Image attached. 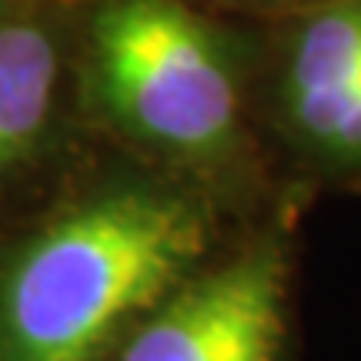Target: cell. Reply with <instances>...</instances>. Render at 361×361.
Masks as SVG:
<instances>
[{"instance_id": "6da1fadb", "label": "cell", "mask_w": 361, "mask_h": 361, "mask_svg": "<svg viewBox=\"0 0 361 361\" xmlns=\"http://www.w3.org/2000/svg\"><path fill=\"white\" fill-rule=\"evenodd\" d=\"M207 214L137 180L94 194L0 271V361H111L121 338L197 271Z\"/></svg>"}, {"instance_id": "7a4b0ae2", "label": "cell", "mask_w": 361, "mask_h": 361, "mask_svg": "<svg viewBox=\"0 0 361 361\" xmlns=\"http://www.w3.org/2000/svg\"><path fill=\"white\" fill-rule=\"evenodd\" d=\"M94 74L104 111L151 151L201 164L238 141L231 57L178 0H111L94 20Z\"/></svg>"}, {"instance_id": "3957f363", "label": "cell", "mask_w": 361, "mask_h": 361, "mask_svg": "<svg viewBox=\"0 0 361 361\" xmlns=\"http://www.w3.org/2000/svg\"><path fill=\"white\" fill-rule=\"evenodd\" d=\"M288 251L258 241L194 271L121 338L111 361H284Z\"/></svg>"}, {"instance_id": "277c9868", "label": "cell", "mask_w": 361, "mask_h": 361, "mask_svg": "<svg viewBox=\"0 0 361 361\" xmlns=\"http://www.w3.org/2000/svg\"><path fill=\"white\" fill-rule=\"evenodd\" d=\"M57 87V51L34 24H0V168L37 144Z\"/></svg>"}, {"instance_id": "5b68a950", "label": "cell", "mask_w": 361, "mask_h": 361, "mask_svg": "<svg viewBox=\"0 0 361 361\" xmlns=\"http://www.w3.org/2000/svg\"><path fill=\"white\" fill-rule=\"evenodd\" d=\"M361 74V0H345L301 27L288 64L284 97L324 90Z\"/></svg>"}, {"instance_id": "8992f818", "label": "cell", "mask_w": 361, "mask_h": 361, "mask_svg": "<svg viewBox=\"0 0 361 361\" xmlns=\"http://www.w3.org/2000/svg\"><path fill=\"white\" fill-rule=\"evenodd\" d=\"M284 107L308 151L338 168H361V74L335 87L288 94Z\"/></svg>"}]
</instances>
